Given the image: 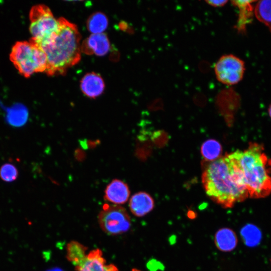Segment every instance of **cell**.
<instances>
[{
  "mask_svg": "<svg viewBox=\"0 0 271 271\" xmlns=\"http://www.w3.org/2000/svg\"><path fill=\"white\" fill-rule=\"evenodd\" d=\"M202 182L207 195L225 208L249 197L241 172L229 154L207 163Z\"/></svg>",
  "mask_w": 271,
  "mask_h": 271,
  "instance_id": "6da1fadb",
  "label": "cell"
},
{
  "mask_svg": "<svg viewBox=\"0 0 271 271\" xmlns=\"http://www.w3.org/2000/svg\"><path fill=\"white\" fill-rule=\"evenodd\" d=\"M58 22L57 34L40 46L47 56L45 72L49 76L64 74L81 58V36L77 26L64 18H59Z\"/></svg>",
  "mask_w": 271,
  "mask_h": 271,
  "instance_id": "7a4b0ae2",
  "label": "cell"
},
{
  "mask_svg": "<svg viewBox=\"0 0 271 271\" xmlns=\"http://www.w3.org/2000/svg\"><path fill=\"white\" fill-rule=\"evenodd\" d=\"M240 169L249 197L262 198L271 193V160L262 145L253 143L244 151L229 154Z\"/></svg>",
  "mask_w": 271,
  "mask_h": 271,
  "instance_id": "3957f363",
  "label": "cell"
},
{
  "mask_svg": "<svg viewBox=\"0 0 271 271\" xmlns=\"http://www.w3.org/2000/svg\"><path fill=\"white\" fill-rule=\"evenodd\" d=\"M10 59L21 75L30 77L46 71L47 56L38 45L29 41L17 42L13 47Z\"/></svg>",
  "mask_w": 271,
  "mask_h": 271,
  "instance_id": "277c9868",
  "label": "cell"
},
{
  "mask_svg": "<svg viewBox=\"0 0 271 271\" xmlns=\"http://www.w3.org/2000/svg\"><path fill=\"white\" fill-rule=\"evenodd\" d=\"M29 17V30L32 36L30 41L41 46L57 34L58 20L55 18L48 7L44 5L34 6L30 11Z\"/></svg>",
  "mask_w": 271,
  "mask_h": 271,
  "instance_id": "5b68a950",
  "label": "cell"
},
{
  "mask_svg": "<svg viewBox=\"0 0 271 271\" xmlns=\"http://www.w3.org/2000/svg\"><path fill=\"white\" fill-rule=\"evenodd\" d=\"M98 220L101 228L109 235L125 233L131 226L127 212L118 205H104L98 215Z\"/></svg>",
  "mask_w": 271,
  "mask_h": 271,
  "instance_id": "8992f818",
  "label": "cell"
},
{
  "mask_svg": "<svg viewBox=\"0 0 271 271\" xmlns=\"http://www.w3.org/2000/svg\"><path fill=\"white\" fill-rule=\"evenodd\" d=\"M245 70L244 61L233 54L222 56L214 65L217 79L227 85L239 83L243 77Z\"/></svg>",
  "mask_w": 271,
  "mask_h": 271,
  "instance_id": "52a82bcc",
  "label": "cell"
},
{
  "mask_svg": "<svg viewBox=\"0 0 271 271\" xmlns=\"http://www.w3.org/2000/svg\"><path fill=\"white\" fill-rule=\"evenodd\" d=\"M110 49V43L104 33L92 34L81 45V51L98 56L106 55Z\"/></svg>",
  "mask_w": 271,
  "mask_h": 271,
  "instance_id": "ba28073f",
  "label": "cell"
},
{
  "mask_svg": "<svg viewBox=\"0 0 271 271\" xmlns=\"http://www.w3.org/2000/svg\"><path fill=\"white\" fill-rule=\"evenodd\" d=\"M76 267L78 271H118L115 265L106 263L99 249L90 252Z\"/></svg>",
  "mask_w": 271,
  "mask_h": 271,
  "instance_id": "9c48e42d",
  "label": "cell"
},
{
  "mask_svg": "<svg viewBox=\"0 0 271 271\" xmlns=\"http://www.w3.org/2000/svg\"><path fill=\"white\" fill-rule=\"evenodd\" d=\"M129 194L127 185L121 180L114 179L106 186L104 191V198L114 205H119L127 201Z\"/></svg>",
  "mask_w": 271,
  "mask_h": 271,
  "instance_id": "30bf717a",
  "label": "cell"
},
{
  "mask_svg": "<svg viewBox=\"0 0 271 271\" xmlns=\"http://www.w3.org/2000/svg\"><path fill=\"white\" fill-rule=\"evenodd\" d=\"M105 84L102 77L94 72L85 74L80 82V88L87 96L94 98L100 95L103 92Z\"/></svg>",
  "mask_w": 271,
  "mask_h": 271,
  "instance_id": "8fae6325",
  "label": "cell"
},
{
  "mask_svg": "<svg viewBox=\"0 0 271 271\" xmlns=\"http://www.w3.org/2000/svg\"><path fill=\"white\" fill-rule=\"evenodd\" d=\"M154 207L153 198L148 193L140 192L134 194L130 198L129 207L136 216L143 217L151 212Z\"/></svg>",
  "mask_w": 271,
  "mask_h": 271,
  "instance_id": "7c38bea8",
  "label": "cell"
},
{
  "mask_svg": "<svg viewBox=\"0 0 271 271\" xmlns=\"http://www.w3.org/2000/svg\"><path fill=\"white\" fill-rule=\"evenodd\" d=\"M255 1H233L232 4L238 8L239 13L236 29L238 32L244 33L246 26L249 24L254 16L253 3Z\"/></svg>",
  "mask_w": 271,
  "mask_h": 271,
  "instance_id": "4fadbf2b",
  "label": "cell"
},
{
  "mask_svg": "<svg viewBox=\"0 0 271 271\" xmlns=\"http://www.w3.org/2000/svg\"><path fill=\"white\" fill-rule=\"evenodd\" d=\"M215 245L218 249L222 251H230L237 245V238L235 232L230 228H224L219 229L214 237Z\"/></svg>",
  "mask_w": 271,
  "mask_h": 271,
  "instance_id": "5bb4252c",
  "label": "cell"
},
{
  "mask_svg": "<svg viewBox=\"0 0 271 271\" xmlns=\"http://www.w3.org/2000/svg\"><path fill=\"white\" fill-rule=\"evenodd\" d=\"M254 16L268 29L271 33V0L256 2L254 8Z\"/></svg>",
  "mask_w": 271,
  "mask_h": 271,
  "instance_id": "9a60e30c",
  "label": "cell"
},
{
  "mask_svg": "<svg viewBox=\"0 0 271 271\" xmlns=\"http://www.w3.org/2000/svg\"><path fill=\"white\" fill-rule=\"evenodd\" d=\"M28 118V110L23 105H16L7 114L8 123L14 127H21L27 122Z\"/></svg>",
  "mask_w": 271,
  "mask_h": 271,
  "instance_id": "2e32d148",
  "label": "cell"
},
{
  "mask_svg": "<svg viewBox=\"0 0 271 271\" xmlns=\"http://www.w3.org/2000/svg\"><path fill=\"white\" fill-rule=\"evenodd\" d=\"M108 25L107 17L101 12H95L92 14L87 22V27L92 34L103 33Z\"/></svg>",
  "mask_w": 271,
  "mask_h": 271,
  "instance_id": "e0dca14e",
  "label": "cell"
},
{
  "mask_svg": "<svg viewBox=\"0 0 271 271\" xmlns=\"http://www.w3.org/2000/svg\"><path fill=\"white\" fill-rule=\"evenodd\" d=\"M201 152L205 161H213L220 157L222 152L221 146L215 140H208L202 144Z\"/></svg>",
  "mask_w": 271,
  "mask_h": 271,
  "instance_id": "ac0fdd59",
  "label": "cell"
},
{
  "mask_svg": "<svg viewBox=\"0 0 271 271\" xmlns=\"http://www.w3.org/2000/svg\"><path fill=\"white\" fill-rule=\"evenodd\" d=\"M86 255L84 247L82 245L76 242H72L68 245L67 257L76 266L81 263Z\"/></svg>",
  "mask_w": 271,
  "mask_h": 271,
  "instance_id": "d6986e66",
  "label": "cell"
},
{
  "mask_svg": "<svg viewBox=\"0 0 271 271\" xmlns=\"http://www.w3.org/2000/svg\"><path fill=\"white\" fill-rule=\"evenodd\" d=\"M241 233L246 244L253 246L256 244L260 239V232L259 230L253 225H247L244 227Z\"/></svg>",
  "mask_w": 271,
  "mask_h": 271,
  "instance_id": "ffe728a7",
  "label": "cell"
},
{
  "mask_svg": "<svg viewBox=\"0 0 271 271\" xmlns=\"http://www.w3.org/2000/svg\"><path fill=\"white\" fill-rule=\"evenodd\" d=\"M18 170L13 164L5 163L0 167V178L5 182H12L18 178Z\"/></svg>",
  "mask_w": 271,
  "mask_h": 271,
  "instance_id": "44dd1931",
  "label": "cell"
},
{
  "mask_svg": "<svg viewBox=\"0 0 271 271\" xmlns=\"http://www.w3.org/2000/svg\"><path fill=\"white\" fill-rule=\"evenodd\" d=\"M209 5L213 7H220L224 6L227 2V1H206Z\"/></svg>",
  "mask_w": 271,
  "mask_h": 271,
  "instance_id": "7402d4cb",
  "label": "cell"
},
{
  "mask_svg": "<svg viewBox=\"0 0 271 271\" xmlns=\"http://www.w3.org/2000/svg\"><path fill=\"white\" fill-rule=\"evenodd\" d=\"M47 271H63L59 268H53L50 269L48 270Z\"/></svg>",
  "mask_w": 271,
  "mask_h": 271,
  "instance_id": "603a6c76",
  "label": "cell"
},
{
  "mask_svg": "<svg viewBox=\"0 0 271 271\" xmlns=\"http://www.w3.org/2000/svg\"><path fill=\"white\" fill-rule=\"evenodd\" d=\"M268 112L269 114V116L271 118V103L270 104L268 109Z\"/></svg>",
  "mask_w": 271,
  "mask_h": 271,
  "instance_id": "cb8c5ba5",
  "label": "cell"
}]
</instances>
